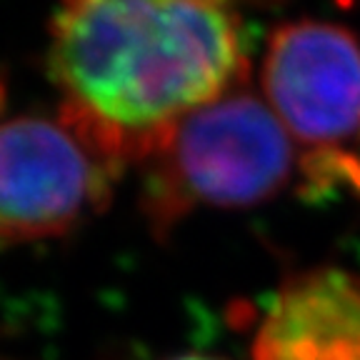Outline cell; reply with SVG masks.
Wrapping results in <instances>:
<instances>
[{"label": "cell", "instance_id": "5", "mask_svg": "<svg viewBox=\"0 0 360 360\" xmlns=\"http://www.w3.org/2000/svg\"><path fill=\"white\" fill-rule=\"evenodd\" d=\"M253 360H360V278L315 268L288 281L260 323Z\"/></svg>", "mask_w": 360, "mask_h": 360}, {"label": "cell", "instance_id": "3", "mask_svg": "<svg viewBox=\"0 0 360 360\" xmlns=\"http://www.w3.org/2000/svg\"><path fill=\"white\" fill-rule=\"evenodd\" d=\"M120 170L78 128L48 115L0 123V240L58 238L110 200Z\"/></svg>", "mask_w": 360, "mask_h": 360}, {"label": "cell", "instance_id": "2", "mask_svg": "<svg viewBox=\"0 0 360 360\" xmlns=\"http://www.w3.org/2000/svg\"><path fill=\"white\" fill-rule=\"evenodd\" d=\"M292 141L265 101L233 88L175 123L141 160V205L158 238L198 208L270 200L292 173Z\"/></svg>", "mask_w": 360, "mask_h": 360}, {"label": "cell", "instance_id": "4", "mask_svg": "<svg viewBox=\"0 0 360 360\" xmlns=\"http://www.w3.org/2000/svg\"><path fill=\"white\" fill-rule=\"evenodd\" d=\"M265 103L305 150L343 148L360 135V43L326 20L273 30L263 63Z\"/></svg>", "mask_w": 360, "mask_h": 360}, {"label": "cell", "instance_id": "1", "mask_svg": "<svg viewBox=\"0 0 360 360\" xmlns=\"http://www.w3.org/2000/svg\"><path fill=\"white\" fill-rule=\"evenodd\" d=\"M60 115L118 170L245 80L240 18L223 3L80 0L51 20Z\"/></svg>", "mask_w": 360, "mask_h": 360}, {"label": "cell", "instance_id": "6", "mask_svg": "<svg viewBox=\"0 0 360 360\" xmlns=\"http://www.w3.org/2000/svg\"><path fill=\"white\" fill-rule=\"evenodd\" d=\"M170 360H225L218 358V355H205V353H186V355H175Z\"/></svg>", "mask_w": 360, "mask_h": 360}]
</instances>
